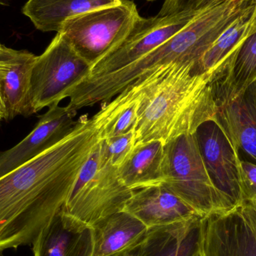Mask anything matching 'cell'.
Segmentation results:
<instances>
[{
	"label": "cell",
	"instance_id": "cell-10",
	"mask_svg": "<svg viewBox=\"0 0 256 256\" xmlns=\"http://www.w3.org/2000/svg\"><path fill=\"white\" fill-rule=\"evenodd\" d=\"M200 153L214 186L231 209L242 202L240 159L231 142L214 120H208L195 132Z\"/></svg>",
	"mask_w": 256,
	"mask_h": 256
},
{
	"label": "cell",
	"instance_id": "cell-4",
	"mask_svg": "<svg viewBox=\"0 0 256 256\" xmlns=\"http://www.w3.org/2000/svg\"><path fill=\"white\" fill-rule=\"evenodd\" d=\"M132 192L120 178L118 168L108 159L103 140H100L81 168L62 209L93 226L124 210Z\"/></svg>",
	"mask_w": 256,
	"mask_h": 256
},
{
	"label": "cell",
	"instance_id": "cell-20",
	"mask_svg": "<svg viewBox=\"0 0 256 256\" xmlns=\"http://www.w3.org/2000/svg\"><path fill=\"white\" fill-rule=\"evenodd\" d=\"M140 84L135 81L92 117L100 140L124 135L134 130L137 122Z\"/></svg>",
	"mask_w": 256,
	"mask_h": 256
},
{
	"label": "cell",
	"instance_id": "cell-26",
	"mask_svg": "<svg viewBox=\"0 0 256 256\" xmlns=\"http://www.w3.org/2000/svg\"><path fill=\"white\" fill-rule=\"evenodd\" d=\"M14 50L0 43V81L2 79L3 75L14 54Z\"/></svg>",
	"mask_w": 256,
	"mask_h": 256
},
{
	"label": "cell",
	"instance_id": "cell-17",
	"mask_svg": "<svg viewBox=\"0 0 256 256\" xmlns=\"http://www.w3.org/2000/svg\"><path fill=\"white\" fill-rule=\"evenodd\" d=\"M93 256H111L138 246L148 228L130 214L122 210L92 226Z\"/></svg>",
	"mask_w": 256,
	"mask_h": 256
},
{
	"label": "cell",
	"instance_id": "cell-30",
	"mask_svg": "<svg viewBox=\"0 0 256 256\" xmlns=\"http://www.w3.org/2000/svg\"><path fill=\"white\" fill-rule=\"evenodd\" d=\"M147 1H154V0H147Z\"/></svg>",
	"mask_w": 256,
	"mask_h": 256
},
{
	"label": "cell",
	"instance_id": "cell-16",
	"mask_svg": "<svg viewBox=\"0 0 256 256\" xmlns=\"http://www.w3.org/2000/svg\"><path fill=\"white\" fill-rule=\"evenodd\" d=\"M36 56L26 50H16L0 81L4 102V120L34 114L31 98V75Z\"/></svg>",
	"mask_w": 256,
	"mask_h": 256
},
{
	"label": "cell",
	"instance_id": "cell-14",
	"mask_svg": "<svg viewBox=\"0 0 256 256\" xmlns=\"http://www.w3.org/2000/svg\"><path fill=\"white\" fill-rule=\"evenodd\" d=\"M124 210L140 220L148 230L200 216L164 184L134 190Z\"/></svg>",
	"mask_w": 256,
	"mask_h": 256
},
{
	"label": "cell",
	"instance_id": "cell-15",
	"mask_svg": "<svg viewBox=\"0 0 256 256\" xmlns=\"http://www.w3.org/2000/svg\"><path fill=\"white\" fill-rule=\"evenodd\" d=\"M201 216L150 228L137 256H200L198 227Z\"/></svg>",
	"mask_w": 256,
	"mask_h": 256
},
{
	"label": "cell",
	"instance_id": "cell-29",
	"mask_svg": "<svg viewBox=\"0 0 256 256\" xmlns=\"http://www.w3.org/2000/svg\"><path fill=\"white\" fill-rule=\"evenodd\" d=\"M256 32V2L254 12H252V20H251L250 34Z\"/></svg>",
	"mask_w": 256,
	"mask_h": 256
},
{
	"label": "cell",
	"instance_id": "cell-3",
	"mask_svg": "<svg viewBox=\"0 0 256 256\" xmlns=\"http://www.w3.org/2000/svg\"><path fill=\"white\" fill-rule=\"evenodd\" d=\"M252 3L254 0H220L200 10L172 37L132 64L112 73L86 78L70 92L67 108L76 112L108 103L138 78L168 64L196 66L220 34Z\"/></svg>",
	"mask_w": 256,
	"mask_h": 256
},
{
	"label": "cell",
	"instance_id": "cell-23",
	"mask_svg": "<svg viewBox=\"0 0 256 256\" xmlns=\"http://www.w3.org/2000/svg\"><path fill=\"white\" fill-rule=\"evenodd\" d=\"M105 150L111 164L118 167L129 156L135 146V132L103 140Z\"/></svg>",
	"mask_w": 256,
	"mask_h": 256
},
{
	"label": "cell",
	"instance_id": "cell-9",
	"mask_svg": "<svg viewBox=\"0 0 256 256\" xmlns=\"http://www.w3.org/2000/svg\"><path fill=\"white\" fill-rule=\"evenodd\" d=\"M198 12L141 18L127 38L92 68L88 78L112 73L132 64L172 37Z\"/></svg>",
	"mask_w": 256,
	"mask_h": 256
},
{
	"label": "cell",
	"instance_id": "cell-19",
	"mask_svg": "<svg viewBox=\"0 0 256 256\" xmlns=\"http://www.w3.org/2000/svg\"><path fill=\"white\" fill-rule=\"evenodd\" d=\"M126 1L127 0H27L22 12L37 30L58 32L64 21L72 16Z\"/></svg>",
	"mask_w": 256,
	"mask_h": 256
},
{
	"label": "cell",
	"instance_id": "cell-2",
	"mask_svg": "<svg viewBox=\"0 0 256 256\" xmlns=\"http://www.w3.org/2000/svg\"><path fill=\"white\" fill-rule=\"evenodd\" d=\"M194 64L173 63L136 81L140 84L135 146L148 142L166 143L194 134L214 120L215 74L194 75Z\"/></svg>",
	"mask_w": 256,
	"mask_h": 256
},
{
	"label": "cell",
	"instance_id": "cell-21",
	"mask_svg": "<svg viewBox=\"0 0 256 256\" xmlns=\"http://www.w3.org/2000/svg\"><path fill=\"white\" fill-rule=\"evenodd\" d=\"M256 80V32L232 54L225 76L215 90L216 106L237 97Z\"/></svg>",
	"mask_w": 256,
	"mask_h": 256
},
{
	"label": "cell",
	"instance_id": "cell-28",
	"mask_svg": "<svg viewBox=\"0 0 256 256\" xmlns=\"http://www.w3.org/2000/svg\"><path fill=\"white\" fill-rule=\"evenodd\" d=\"M4 116H6V110H4V102H3L1 87H0V122L4 120Z\"/></svg>",
	"mask_w": 256,
	"mask_h": 256
},
{
	"label": "cell",
	"instance_id": "cell-24",
	"mask_svg": "<svg viewBox=\"0 0 256 256\" xmlns=\"http://www.w3.org/2000/svg\"><path fill=\"white\" fill-rule=\"evenodd\" d=\"M239 168L242 202L256 204V165L240 160Z\"/></svg>",
	"mask_w": 256,
	"mask_h": 256
},
{
	"label": "cell",
	"instance_id": "cell-8",
	"mask_svg": "<svg viewBox=\"0 0 256 256\" xmlns=\"http://www.w3.org/2000/svg\"><path fill=\"white\" fill-rule=\"evenodd\" d=\"M200 256H256V204L242 202L230 212L200 219Z\"/></svg>",
	"mask_w": 256,
	"mask_h": 256
},
{
	"label": "cell",
	"instance_id": "cell-11",
	"mask_svg": "<svg viewBox=\"0 0 256 256\" xmlns=\"http://www.w3.org/2000/svg\"><path fill=\"white\" fill-rule=\"evenodd\" d=\"M74 111L54 105L42 116L37 126L20 142L0 154V178L40 155L74 130Z\"/></svg>",
	"mask_w": 256,
	"mask_h": 256
},
{
	"label": "cell",
	"instance_id": "cell-22",
	"mask_svg": "<svg viewBox=\"0 0 256 256\" xmlns=\"http://www.w3.org/2000/svg\"><path fill=\"white\" fill-rule=\"evenodd\" d=\"M254 7L255 4L220 34L194 68L192 72L194 75L215 74L226 63L232 54L250 34Z\"/></svg>",
	"mask_w": 256,
	"mask_h": 256
},
{
	"label": "cell",
	"instance_id": "cell-7",
	"mask_svg": "<svg viewBox=\"0 0 256 256\" xmlns=\"http://www.w3.org/2000/svg\"><path fill=\"white\" fill-rule=\"evenodd\" d=\"M92 66L74 49L62 32H57L32 69L31 98L34 114L58 104L91 74Z\"/></svg>",
	"mask_w": 256,
	"mask_h": 256
},
{
	"label": "cell",
	"instance_id": "cell-13",
	"mask_svg": "<svg viewBox=\"0 0 256 256\" xmlns=\"http://www.w3.org/2000/svg\"><path fill=\"white\" fill-rule=\"evenodd\" d=\"M32 244L33 256H93V228L61 209Z\"/></svg>",
	"mask_w": 256,
	"mask_h": 256
},
{
	"label": "cell",
	"instance_id": "cell-6",
	"mask_svg": "<svg viewBox=\"0 0 256 256\" xmlns=\"http://www.w3.org/2000/svg\"><path fill=\"white\" fill-rule=\"evenodd\" d=\"M141 18L135 3L127 0L72 16L58 32L92 68L127 38Z\"/></svg>",
	"mask_w": 256,
	"mask_h": 256
},
{
	"label": "cell",
	"instance_id": "cell-12",
	"mask_svg": "<svg viewBox=\"0 0 256 256\" xmlns=\"http://www.w3.org/2000/svg\"><path fill=\"white\" fill-rule=\"evenodd\" d=\"M214 120L231 142L239 159L256 165V80L237 97L216 106Z\"/></svg>",
	"mask_w": 256,
	"mask_h": 256
},
{
	"label": "cell",
	"instance_id": "cell-27",
	"mask_svg": "<svg viewBox=\"0 0 256 256\" xmlns=\"http://www.w3.org/2000/svg\"><path fill=\"white\" fill-rule=\"evenodd\" d=\"M140 244L138 246H135V248L124 251V252H120V254H115V255L111 256H138V250Z\"/></svg>",
	"mask_w": 256,
	"mask_h": 256
},
{
	"label": "cell",
	"instance_id": "cell-5",
	"mask_svg": "<svg viewBox=\"0 0 256 256\" xmlns=\"http://www.w3.org/2000/svg\"><path fill=\"white\" fill-rule=\"evenodd\" d=\"M162 184L201 216L232 210L209 177L195 132L165 144Z\"/></svg>",
	"mask_w": 256,
	"mask_h": 256
},
{
	"label": "cell",
	"instance_id": "cell-31",
	"mask_svg": "<svg viewBox=\"0 0 256 256\" xmlns=\"http://www.w3.org/2000/svg\"><path fill=\"white\" fill-rule=\"evenodd\" d=\"M218 1H220V0H218Z\"/></svg>",
	"mask_w": 256,
	"mask_h": 256
},
{
	"label": "cell",
	"instance_id": "cell-1",
	"mask_svg": "<svg viewBox=\"0 0 256 256\" xmlns=\"http://www.w3.org/2000/svg\"><path fill=\"white\" fill-rule=\"evenodd\" d=\"M100 142L92 118L0 178V256L32 244L64 206L81 168Z\"/></svg>",
	"mask_w": 256,
	"mask_h": 256
},
{
	"label": "cell",
	"instance_id": "cell-18",
	"mask_svg": "<svg viewBox=\"0 0 256 256\" xmlns=\"http://www.w3.org/2000/svg\"><path fill=\"white\" fill-rule=\"evenodd\" d=\"M165 143L152 141L134 146L118 168V174L131 190L162 184Z\"/></svg>",
	"mask_w": 256,
	"mask_h": 256
},
{
	"label": "cell",
	"instance_id": "cell-25",
	"mask_svg": "<svg viewBox=\"0 0 256 256\" xmlns=\"http://www.w3.org/2000/svg\"><path fill=\"white\" fill-rule=\"evenodd\" d=\"M218 0H164L158 16L180 12H198L218 2Z\"/></svg>",
	"mask_w": 256,
	"mask_h": 256
}]
</instances>
